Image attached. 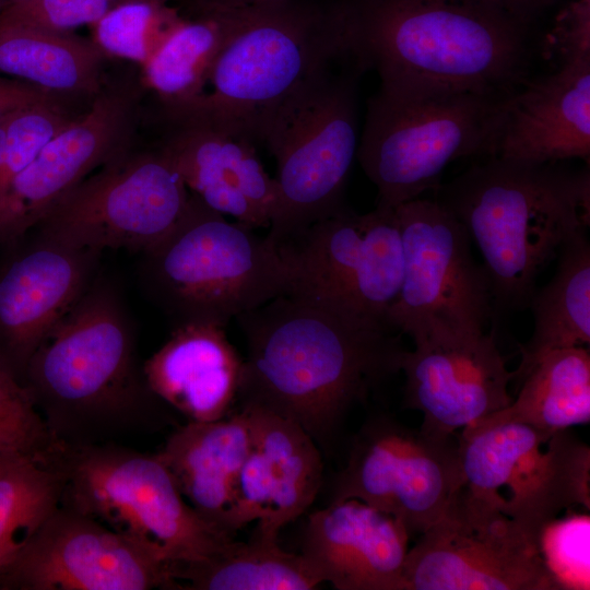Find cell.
<instances>
[{
    "label": "cell",
    "mask_w": 590,
    "mask_h": 590,
    "mask_svg": "<svg viewBox=\"0 0 590 590\" xmlns=\"http://www.w3.org/2000/svg\"><path fill=\"white\" fill-rule=\"evenodd\" d=\"M247 343L237 397L288 418L328 447L349 411L400 371L388 324L340 300L287 293L236 317Z\"/></svg>",
    "instance_id": "cell-1"
},
{
    "label": "cell",
    "mask_w": 590,
    "mask_h": 590,
    "mask_svg": "<svg viewBox=\"0 0 590 590\" xmlns=\"http://www.w3.org/2000/svg\"><path fill=\"white\" fill-rule=\"evenodd\" d=\"M529 25L500 0H347V42L380 84L510 95L527 81Z\"/></svg>",
    "instance_id": "cell-2"
},
{
    "label": "cell",
    "mask_w": 590,
    "mask_h": 590,
    "mask_svg": "<svg viewBox=\"0 0 590 590\" xmlns=\"http://www.w3.org/2000/svg\"><path fill=\"white\" fill-rule=\"evenodd\" d=\"M22 384L56 446L113 442L166 417L139 365L126 307L98 276L42 341Z\"/></svg>",
    "instance_id": "cell-3"
},
{
    "label": "cell",
    "mask_w": 590,
    "mask_h": 590,
    "mask_svg": "<svg viewBox=\"0 0 590 590\" xmlns=\"http://www.w3.org/2000/svg\"><path fill=\"white\" fill-rule=\"evenodd\" d=\"M437 190L482 253L493 304L505 310L529 307L541 271L589 226L588 169L488 157Z\"/></svg>",
    "instance_id": "cell-4"
},
{
    "label": "cell",
    "mask_w": 590,
    "mask_h": 590,
    "mask_svg": "<svg viewBox=\"0 0 590 590\" xmlns=\"http://www.w3.org/2000/svg\"><path fill=\"white\" fill-rule=\"evenodd\" d=\"M225 9L231 31L211 90L182 105L238 120L257 144L262 123L350 50L347 0H264Z\"/></svg>",
    "instance_id": "cell-5"
},
{
    "label": "cell",
    "mask_w": 590,
    "mask_h": 590,
    "mask_svg": "<svg viewBox=\"0 0 590 590\" xmlns=\"http://www.w3.org/2000/svg\"><path fill=\"white\" fill-rule=\"evenodd\" d=\"M140 275L174 327H226L293 286L290 267L268 235L227 220L191 192L175 226L142 251Z\"/></svg>",
    "instance_id": "cell-6"
},
{
    "label": "cell",
    "mask_w": 590,
    "mask_h": 590,
    "mask_svg": "<svg viewBox=\"0 0 590 590\" xmlns=\"http://www.w3.org/2000/svg\"><path fill=\"white\" fill-rule=\"evenodd\" d=\"M510 95L380 84L367 101L356 155L377 204L397 208L437 189L458 158L491 156Z\"/></svg>",
    "instance_id": "cell-7"
},
{
    "label": "cell",
    "mask_w": 590,
    "mask_h": 590,
    "mask_svg": "<svg viewBox=\"0 0 590 590\" xmlns=\"http://www.w3.org/2000/svg\"><path fill=\"white\" fill-rule=\"evenodd\" d=\"M365 72L347 51L258 130L257 143L276 162L278 203L268 234L276 246L344 205L359 143L358 84Z\"/></svg>",
    "instance_id": "cell-8"
},
{
    "label": "cell",
    "mask_w": 590,
    "mask_h": 590,
    "mask_svg": "<svg viewBox=\"0 0 590 590\" xmlns=\"http://www.w3.org/2000/svg\"><path fill=\"white\" fill-rule=\"evenodd\" d=\"M61 505L101 522L168 566L205 560L234 538L206 522L184 498L157 453L114 442L57 446Z\"/></svg>",
    "instance_id": "cell-9"
},
{
    "label": "cell",
    "mask_w": 590,
    "mask_h": 590,
    "mask_svg": "<svg viewBox=\"0 0 590 590\" xmlns=\"http://www.w3.org/2000/svg\"><path fill=\"white\" fill-rule=\"evenodd\" d=\"M457 446L462 488L538 541L560 511L590 509V448L568 429L546 440L521 423L479 422Z\"/></svg>",
    "instance_id": "cell-10"
},
{
    "label": "cell",
    "mask_w": 590,
    "mask_h": 590,
    "mask_svg": "<svg viewBox=\"0 0 590 590\" xmlns=\"http://www.w3.org/2000/svg\"><path fill=\"white\" fill-rule=\"evenodd\" d=\"M189 198L156 145L131 146L70 189L32 231L76 248L142 252L175 226Z\"/></svg>",
    "instance_id": "cell-11"
},
{
    "label": "cell",
    "mask_w": 590,
    "mask_h": 590,
    "mask_svg": "<svg viewBox=\"0 0 590 590\" xmlns=\"http://www.w3.org/2000/svg\"><path fill=\"white\" fill-rule=\"evenodd\" d=\"M396 212L404 267L387 323L412 339L447 330L484 331L493 299L464 226L436 199L416 198Z\"/></svg>",
    "instance_id": "cell-12"
},
{
    "label": "cell",
    "mask_w": 590,
    "mask_h": 590,
    "mask_svg": "<svg viewBox=\"0 0 590 590\" xmlns=\"http://www.w3.org/2000/svg\"><path fill=\"white\" fill-rule=\"evenodd\" d=\"M462 487L452 436L377 416L354 437L333 500L358 499L399 520L410 536H418L446 514Z\"/></svg>",
    "instance_id": "cell-13"
},
{
    "label": "cell",
    "mask_w": 590,
    "mask_h": 590,
    "mask_svg": "<svg viewBox=\"0 0 590 590\" xmlns=\"http://www.w3.org/2000/svg\"><path fill=\"white\" fill-rule=\"evenodd\" d=\"M402 590H558L538 540L463 488L409 548Z\"/></svg>",
    "instance_id": "cell-14"
},
{
    "label": "cell",
    "mask_w": 590,
    "mask_h": 590,
    "mask_svg": "<svg viewBox=\"0 0 590 590\" xmlns=\"http://www.w3.org/2000/svg\"><path fill=\"white\" fill-rule=\"evenodd\" d=\"M279 248L292 273V292L340 300L388 324L404 267L396 208L377 204L358 214L343 205Z\"/></svg>",
    "instance_id": "cell-15"
},
{
    "label": "cell",
    "mask_w": 590,
    "mask_h": 590,
    "mask_svg": "<svg viewBox=\"0 0 590 590\" xmlns=\"http://www.w3.org/2000/svg\"><path fill=\"white\" fill-rule=\"evenodd\" d=\"M141 76L106 81L86 111L52 137L0 199V248L32 231L70 189L132 146Z\"/></svg>",
    "instance_id": "cell-16"
},
{
    "label": "cell",
    "mask_w": 590,
    "mask_h": 590,
    "mask_svg": "<svg viewBox=\"0 0 590 590\" xmlns=\"http://www.w3.org/2000/svg\"><path fill=\"white\" fill-rule=\"evenodd\" d=\"M155 145L188 190L208 206L251 228L269 227L278 203L247 129L236 119L185 106H158Z\"/></svg>",
    "instance_id": "cell-17"
},
{
    "label": "cell",
    "mask_w": 590,
    "mask_h": 590,
    "mask_svg": "<svg viewBox=\"0 0 590 590\" xmlns=\"http://www.w3.org/2000/svg\"><path fill=\"white\" fill-rule=\"evenodd\" d=\"M168 566L64 505L0 568V590L170 589Z\"/></svg>",
    "instance_id": "cell-18"
},
{
    "label": "cell",
    "mask_w": 590,
    "mask_h": 590,
    "mask_svg": "<svg viewBox=\"0 0 590 590\" xmlns=\"http://www.w3.org/2000/svg\"><path fill=\"white\" fill-rule=\"evenodd\" d=\"M413 341L400 371L405 376L404 406L422 412L421 429L453 436L512 401L508 385L515 373L507 369L492 334L447 330Z\"/></svg>",
    "instance_id": "cell-19"
},
{
    "label": "cell",
    "mask_w": 590,
    "mask_h": 590,
    "mask_svg": "<svg viewBox=\"0 0 590 590\" xmlns=\"http://www.w3.org/2000/svg\"><path fill=\"white\" fill-rule=\"evenodd\" d=\"M0 251V362L22 381L42 341L96 279L102 251L34 231Z\"/></svg>",
    "instance_id": "cell-20"
},
{
    "label": "cell",
    "mask_w": 590,
    "mask_h": 590,
    "mask_svg": "<svg viewBox=\"0 0 590 590\" xmlns=\"http://www.w3.org/2000/svg\"><path fill=\"white\" fill-rule=\"evenodd\" d=\"M250 445L236 493V528L257 521L255 534L278 539L280 530L315 500L322 484L319 446L297 423L256 409Z\"/></svg>",
    "instance_id": "cell-21"
},
{
    "label": "cell",
    "mask_w": 590,
    "mask_h": 590,
    "mask_svg": "<svg viewBox=\"0 0 590 590\" xmlns=\"http://www.w3.org/2000/svg\"><path fill=\"white\" fill-rule=\"evenodd\" d=\"M410 534L392 516L358 499L332 500L312 512L302 555L338 590H402Z\"/></svg>",
    "instance_id": "cell-22"
},
{
    "label": "cell",
    "mask_w": 590,
    "mask_h": 590,
    "mask_svg": "<svg viewBox=\"0 0 590 590\" xmlns=\"http://www.w3.org/2000/svg\"><path fill=\"white\" fill-rule=\"evenodd\" d=\"M590 60L527 81L505 104L491 156L526 163L589 162Z\"/></svg>",
    "instance_id": "cell-23"
},
{
    "label": "cell",
    "mask_w": 590,
    "mask_h": 590,
    "mask_svg": "<svg viewBox=\"0 0 590 590\" xmlns=\"http://www.w3.org/2000/svg\"><path fill=\"white\" fill-rule=\"evenodd\" d=\"M243 366L225 327L192 322L174 327L142 368L151 391L169 409L187 422H213L233 412Z\"/></svg>",
    "instance_id": "cell-24"
},
{
    "label": "cell",
    "mask_w": 590,
    "mask_h": 590,
    "mask_svg": "<svg viewBox=\"0 0 590 590\" xmlns=\"http://www.w3.org/2000/svg\"><path fill=\"white\" fill-rule=\"evenodd\" d=\"M250 434L249 413L239 408L217 421L187 422L157 452L187 503L232 538L238 531L236 493Z\"/></svg>",
    "instance_id": "cell-25"
},
{
    "label": "cell",
    "mask_w": 590,
    "mask_h": 590,
    "mask_svg": "<svg viewBox=\"0 0 590 590\" xmlns=\"http://www.w3.org/2000/svg\"><path fill=\"white\" fill-rule=\"evenodd\" d=\"M105 52L74 32L0 25V74L49 92L93 98L105 85Z\"/></svg>",
    "instance_id": "cell-26"
},
{
    "label": "cell",
    "mask_w": 590,
    "mask_h": 590,
    "mask_svg": "<svg viewBox=\"0 0 590 590\" xmlns=\"http://www.w3.org/2000/svg\"><path fill=\"white\" fill-rule=\"evenodd\" d=\"M551 281L535 288L529 307L533 332L520 346L519 380L545 354L590 343V244L582 232L560 248Z\"/></svg>",
    "instance_id": "cell-27"
},
{
    "label": "cell",
    "mask_w": 590,
    "mask_h": 590,
    "mask_svg": "<svg viewBox=\"0 0 590 590\" xmlns=\"http://www.w3.org/2000/svg\"><path fill=\"white\" fill-rule=\"evenodd\" d=\"M520 382L516 400L479 422L521 423L546 440L559 432L590 422L588 347L562 349L545 354Z\"/></svg>",
    "instance_id": "cell-28"
},
{
    "label": "cell",
    "mask_w": 590,
    "mask_h": 590,
    "mask_svg": "<svg viewBox=\"0 0 590 590\" xmlns=\"http://www.w3.org/2000/svg\"><path fill=\"white\" fill-rule=\"evenodd\" d=\"M169 578L170 589L179 590H310L321 583L302 554L257 534L205 560L174 564Z\"/></svg>",
    "instance_id": "cell-29"
},
{
    "label": "cell",
    "mask_w": 590,
    "mask_h": 590,
    "mask_svg": "<svg viewBox=\"0 0 590 590\" xmlns=\"http://www.w3.org/2000/svg\"><path fill=\"white\" fill-rule=\"evenodd\" d=\"M142 66L141 81L158 105L187 104L205 92L214 62L231 31L228 9L188 11Z\"/></svg>",
    "instance_id": "cell-30"
},
{
    "label": "cell",
    "mask_w": 590,
    "mask_h": 590,
    "mask_svg": "<svg viewBox=\"0 0 590 590\" xmlns=\"http://www.w3.org/2000/svg\"><path fill=\"white\" fill-rule=\"evenodd\" d=\"M62 488V474L52 457H5L0 461V568L59 507Z\"/></svg>",
    "instance_id": "cell-31"
},
{
    "label": "cell",
    "mask_w": 590,
    "mask_h": 590,
    "mask_svg": "<svg viewBox=\"0 0 590 590\" xmlns=\"http://www.w3.org/2000/svg\"><path fill=\"white\" fill-rule=\"evenodd\" d=\"M173 1L134 0L120 4L93 25V40L107 57L143 66L184 17Z\"/></svg>",
    "instance_id": "cell-32"
},
{
    "label": "cell",
    "mask_w": 590,
    "mask_h": 590,
    "mask_svg": "<svg viewBox=\"0 0 590 590\" xmlns=\"http://www.w3.org/2000/svg\"><path fill=\"white\" fill-rule=\"evenodd\" d=\"M74 117L60 102H48L20 109L0 121V199L40 149Z\"/></svg>",
    "instance_id": "cell-33"
},
{
    "label": "cell",
    "mask_w": 590,
    "mask_h": 590,
    "mask_svg": "<svg viewBox=\"0 0 590 590\" xmlns=\"http://www.w3.org/2000/svg\"><path fill=\"white\" fill-rule=\"evenodd\" d=\"M55 448L26 387L0 362V456L47 459Z\"/></svg>",
    "instance_id": "cell-34"
},
{
    "label": "cell",
    "mask_w": 590,
    "mask_h": 590,
    "mask_svg": "<svg viewBox=\"0 0 590 590\" xmlns=\"http://www.w3.org/2000/svg\"><path fill=\"white\" fill-rule=\"evenodd\" d=\"M589 514H573L550 521L539 535L542 559L558 590H588Z\"/></svg>",
    "instance_id": "cell-35"
},
{
    "label": "cell",
    "mask_w": 590,
    "mask_h": 590,
    "mask_svg": "<svg viewBox=\"0 0 590 590\" xmlns=\"http://www.w3.org/2000/svg\"><path fill=\"white\" fill-rule=\"evenodd\" d=\"M134 0H27L0 12V25H23L73 32L94 25L120 4Z\"/></svg>",
    "instance_id": "cell-36"
},
{
    "label": "cell",
    "mask_w": 590,
    "mask_h": 590,
    "mask_svg": "<svg viewBox=\"0 0 590 590\" xmlns=\"http://www.w3.org/2000/svg\"><path fill=\"white\" fill-rule=\"evenodd\" d=\"M545 58L559 67L590 60V0H569L555 15L542 43Z\"/></svg>",
    "instance_id": "cell-37"
},
{
    "label": "cell",
    "mask_w": 590,
    "mask_h": 590,
    "mask_svg": "<svg viewBox=\"0 0 590 590\" xmlns=\"http://www.w3.org/2000/svg\"><path fill=\"white\" fill-rule=\"evenodd\" d=\"M63 98L40 86L0 75V121L20 109Z\"/></svg>",
    "instance_id": "cell-38"
},
{
    "label": "cell",
    "mask_w": 590,
    "mask_h": 590,
    "mask_svg": "<svg viewBox=\"0 0 590 590\" xmlns=\"http://www.w3.org/2000/svg\"><path fill=\"white\" fill-rule=\"evenodd\" d=\"M504 5L518 19L530 25L541 12L559 0H500Z\"/></svg>",
    "instance_id": "cell-39"
},
{
    "label": "cell",
    "mask_w": 590,
    "mask_h": 590,
    "mask_svg": "<svg viewBox=\"0 0 590 590\" xmlns=\"http://www.w3.org/2000/svg\"><path fill=\"white\" fill-rule=\"evenodd\" d=\"M188 11L237 8L264 0H178Z\"/></svg>",
    "instance_id": "cell-40"
},
{
    "label": "cell",
    "mask_w": 590,
    "mask_h": 590,
    "mask_svg": "<svg viewBox=\"0 0 590 590\" xmlns=\"http://www.w3.org/2000/svg\"><path fill=\"white\" fill-rule=\"evenodd\" d=\"M23 1H27V0H0V12L13 4H16Z\"/></svg>",
    "instance_id": "cell-41"
},
{
    "label": "cell",
    "mask_w": 590,
    "mask_h": 590,
    "mask_svg": "<svg viewBox=\"0 0 590 590\" xmlns=\"http://www.w3.org/2000/svg\"><path fill=\"white\" fill-rule=\"evenodd\" d=\"M3 458H5V457H1V456H0V460L3 459Z\"/></svg>",
    "instance_id": "cell-42"
}]
</instances>
